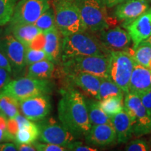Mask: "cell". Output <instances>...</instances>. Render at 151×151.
<instances>
[{"label":"cell","mask_w":151,"mask_h":151,"mask_svg":"<svg viewBox=\"0 0 151 151\" xmlns=\"http://www.w3.org/2000/svg\"><path fill=\"white\" fill-rule=\"evenodd\" d=\"M61 96L58 105L60 122L77 139L84 137L92 127L85 96L71 86L61 90Z\"/></svg>","instance_id":"1"},{"label":"cell","mask_w":151,"mask_h":151,"mask_svg":"<svg viewBox=\"0 0 151 151\" xmlns=\"http://www.w3.org/2000/svg\"><path fill=\"white\" fill-rule=\"evenodd\" d=\"M110 52L97 36L89 31L73 34L62 39L61 60L78 55L109 56Z\"/></svg>","instance_id":"2"},{"label":"cell","mask_w":151,"mask_h":151,"mask_svg":"<svg viewBox=\"0 0 151 151\" xmlns=\"http://www.w3.org/2000/svg\"><path fill=\"white\" fill-rule=\"evenodd\" d=\"M61 68L64 74L85 72L100 78H109V55H78L61 60Z\"/></svg>","instance_id":"3"},{"label":"cell","mask_w":151,"mask_h":151,"mask_svg":"<svg viewBox=\"0 0 151 151\" xmlns=\"http://www.w3.org/2000/svg\"><path fill=\"white\" fill-rule=\"evenodd\" d=\"M53 7L56 27L63 37L87 31L74 1L54 0Z\"/></svg>","instance_id":"4"},{"label":"cell","mask_w":151,"mask_h":151,"mask_svg":"<svg viewBox=\"0 0 151 151\" xmlns=\"http://www.w3.org/2000/svg\"><path fill=\"white\" fill-rule=\"evenodd\" d=\"M87 31L97 34L109 29L111 18L102 0H75Z\"/></svg>","instance_id":"5"},{"label":"cell","mask_w":151,"mask_h":151,"mask_svg":"<svg viewBox=\"0 0 151 151\" xmlns=\"http://www.w3.org/2000/svg\"><path fill=\"white\" fill-rule=\"evenodd\" d=\"M53 88L54 84L50 79L20 76L11 80L1 92L20 101L40 94H49Z\"/></svg>","instance_id":"6"},{"label":"cell","mask_w":151,"mask_h":151,"mask_svg":"<svg viewBox=\"0 0 151 151\" xmlns=\"http://www.w3.org/2000/svg\"><path fill=\"white\" fill-rule=\"evenodd\" d=\"M136 62L127 50H112L109 54V78L124 92L129 86Z\"/></svg>","instance_id":"7"},{"label":"cell","mask_w":151,"mask_h":151,"mask_svg":"<svg viewBox=\"0 0 151 151\" xmlns=\"http://www.w3.org/2000/svg\"><path fill=\"white\" fill-rule=\"evenodd\" d=\"M124 110L131 118L135 137L151 134V115L144 107L139 95L131 92L124 94Z\"/></svg>","instance_id":"8"},{"label":"cell","mask_w":151,"mask_h":151,"mask_svg":"<svg viewBox=\"0 0 151 151\" xmlns=\"http://www.w3.org/2000/svg\"><path fill=\"white\" fill-rule=\"evenodd\" d=\"M0 50L9 60L14 78L20 77L27 67L26 47L6 29H0Z\"/></svg>","instance_id":"9"},{"label":"cell","mask_w":151,"mask_h":151,"mask_svg":"<svg viewBox=\"0 0 151 151\" xmlns=\"http://www.w3.org/2000/svg\"><path fill=\"white\" fill-rule=\"evenodd\" d=\"M40 134L39 140L41 142L53 143L67 147L77 138L62 124L52 117L38 121Z\"/></svg>","instance_id":"10"},{"label":"cell","mask_w":151,"mask_h":151,"mask_svg":"<svg viewBox=\"0 0 151 151\" xmlns=\"http://www.w3.org/2000/svg\"><path fill=\"white\" fill-rule=\"evenodd\" d=\"M50 7L49 0H20L15 6L9 24H35Z\"/></svg>","instance_id":"11"},{"label":"cell","mask_w":151,"mask_h":151,"mask_svg":"<svg viewBox=\"0 0 151 151\" xmlns=\"http://www.w3.org/2000/svg\"><path fill=\"white\" fill-rule=\"evenodd\" d=\"M19 104L22 114L34 122L46 118L52 109L49 94H40L20 100Z\"/></svg>","instance_id":"12"},{"label":"cell","mask_w":151,"mask_h":151,"mask_svg":"<svg viewBox=\"0 0 151 151\" xmlns=\"http://www.w3.org/2000/svg\"><path fill=\"white\" fill-rule=\"evenodd\" d=\"M101 43L107 49L112 50H126L132 43L131 37L127 30L120 26L102 30L96 34Z\"/></svg>","instance_id":"13"},{"label":"cell","mask_w":151,"mask_h":151,"mask_svg":"<svg viewBox=\"0 0 151 151\" xmlns=\"http://www.w3.org/2000/svg\"><path fill=\"white\" fill-rule=\"evenodd\" d=\"M65 76L67 77L69 86L78 88L85 97L97 99L101 78L85 72H75Z\"/></svg>","instance_id":"14"},{"label":"cell","mask_w":151,"mask_h":151,"mask_svg":"<svg viewBox=\"0 0 151 151\" xmlns=\"http://www.w3.org/2000/svg\"><path fill=\"white\" fill-rule=\"evenodd\" d=\"M131 37L133 46H137L151 36V7L132 21L122 24Z\"/></svg>","instance_id":"15"},{"label":"cell","mask_w":151,"mask_h":151,"mask_svg":"<svg viewBox=\"0 0 151 151\" xmlns=\"http://www.w3.org/2000/svg\"><path fill=\"white\" fill-rule=\"evenodd\" d=\"M84 138L86 143L94 147H106L118 143L116 131L112 124L92 125Z\"/></svg>","instance_id":"16"},{"label":"cell","mask_w":151,"mask_h":151,"mask_svg":"<svg viewBox=\"0 0 151 151\" xmlns=\"http://www.w3.org/2000/svg\"><path fill=\"white\" fill-rule=\"evenodd\" d=\"M150 8L146 0H125L115 6L113 15L117 20L126 24L132 21Z\"/></svg>","instance_id":"17"},{"label":"cell","mask_w":151,"mask_h":151,"mask_svg":"<svg viewBox=\"0 0 151 151\" xmlns=\"http://www.w3.org/2000/svg\"><path fill=\"white\" fill-rule=\"evenodd\" d=\"M151 89V70L136 62L130 79L129 92L140 95Z\"/></svg>","instance_id":"18"},{"label":"cell","mask_w":151,"mask_h":151,"mask_svg":"<svg viewBox=\"0 0 151 151\" xmlns=\"http://www.w3.org/2000/svg\"><path fill=\"white\" fill-rule=\"evenodd\" d=\"M44 34L46 43L43 50L46 52L47 58L55 65H60L63 36L57 27L46 32Z\"/></svg>","instance_id":"19"},{"label":"cell","mask_w":151,"mask_h":151,"mask_svg":"<svg viewBox=\"0 0 151 151\" xmlns=\"http://www.w3.org/2000/svg\"><path fill=\"white\" fill-rule=\"evenodd\" d=\"M111 120L116 131L118 143L129 142L134 135L133 124L129 115L123 110L111 116Z\"/></svg>","instance_id":"20"},{"label":"cell","mask_w":151,"mask_h":151,"mask_svg":"<svg viewBox=\"0 0 151 151\" xmlns=\"http://www.w3.org/2000/svg\"><path fill=\"white\" fill-rule=\"evenodd\" d=\"M6 29L21 42L26 48L37 35L42 32L39 28L36 27L35 24H9V26Z\"/></svg>","instance_id":"21"},{"label":"cell","mask_w":151,"mask_h":151,"mask_svg":"<svg viewBox=\"0 0 151 151\" xmlns=\"http://www.w3.org/2000/svg\"><path fill=\"white\" fill-rule=\"evenodd\" d=\"M85 98L88 116L92 125L101 124H112L111 117L109 116L101 109L99 100L87 97H85Z\"/></svg>","instance_id":"22"},{"label":"cell","mask_w":151,"mask_h":151,"mask_svg":"<svg viewBox=\"0 0 151 151\" xmlns=\"http://www.w3.org/2000/svg\"><path fill=\"white\" fill-rule=\"evenodd\" d=\"M40 130L37 123L28 119L25 123L19 127L15 137L16 143H33L39 139Z\"/></svg>","instance_id":"23"},{"label":"cell","mask_w":151,"mask_h":151,"mask_svg":"<svg viewBox=\"0 0 151 151\" xmlns=\"http://www.w3.org/2000/svg\"><path fill=\"white\" fill-rule=\"evenodd\" d=\"M55 72V64L45 59L28 66L27 76L40 79H50Z\"/></svg>","instance_id":"24"},{"label":"cell","mask_w":151,"mask_h":151,"mask_svg":"<svg viewBox=\"0 0 151 151\" xmlns=\"http://www.w3.org/2000/svg\"><path fill=\"white\" fill-rule=\"evenodd\" d=\"M124 92L109 78H101L97 99L99 101L112 97H124Z\"/></svg>","instance_id":"25"},{"label":"cell","mask_w":151,"mask_h":151,"mask_svg":"<svg viewBox=\"0 0 151 151\" xmlns=\"http://www.w3.org/2000/svg\"><path fill=\"white\" fill-rule=\"evenodd\" d=\"M126 50L132 55L137 63L148 68L151 61V46L150 45L143 41L137 46H133L132 48H129Z\"/></svg>","instance_id":"26"},{"label":"cell","mask_w":151,"mask_h":151,"mask_svg":"<svg viewBox=\"0 0 151 151\" xmlns=\"http://www.w3.org/2000/svg\"><path fill=\"white\" fill-rule=\"evenodd\" d=\"M0 109L1 114L7 118H15L20 113V104L18 99L3 92H0Z\"/></svg>","instance_id":"27"},{"label":"cell","mask_w":151,"mask_h":151,"mask_svg":"<svg viewBox=\"0 0 151 151\" xmlns=\"http://www.w3.org/2000/svg\"><path fill=\"white\" fill-rule=\"evenodd\" d=\"M124 97H112L101 100L99 101L100 106L103 111L111 117L124 110Z\"/></svg>","instance_id":"28"},{"label":"cell","mask_w":151,"mask_h":151,"mask_svg":"<svg viewBox=\"0 0 151 151\" xmlns=\"http://www.w3.org/2000/svg\"><path fill=\"white\" fill-rule=\"evenodd\" d=\"M35 25L43 33L55 28V16L53 8L50 7L44 13H43L35 22Z\"/></svg>","instance_id":"29"},{"label":"cell","mask_w":151,"mask_h":151,"mask_svg":"<svg viewBox=\"0 0 151 151\" xmlns=\"http://www.w3.org/2000/svg\"><path fill=\"white\" fill-rule=\"evenodd\" d=\"M18 0H0V26L9 24Z\"/></svg>","instance_id":"30"},{"label":"cell","mask_w":151,"mask_h":151,"mask_svg":"<svg viewBox=\"0 0 151 151\" xmlns=\"http://www.w3.org/2000/svg\"><path fill=\"white\" fill-rule=\"evenodd\" d=\"M48 59L44 50H35V49L26 48L25 64L26 66L32 65L41 60Z\"/></svg>","instance_id":"31"},{"label":"cell","mask_w":151,"mask_h":151,"mask_svg":"<svg viewBox=\"0 0 151 151\" xmlns=\"http://www.w3.org/2000/svg\"><path fill=\"white\" fill-rule=\"evenodd\" d=\"M151 146L149 141L143 139H137L127 142L124 150L127 151H149Z\"/></svg>","instance_id":"32"},{"label":"cell","mask_w":151,"mask_h":151,"mask_svg":"<svg viewBox=\"0 0 151 151\" xmlns=\"http://www.w3.org/2000/svg\"><path fill=\"white\" fill-rule=\"evenodd\" d=\"M34 146L37 151H66L68 150L67 147L60 146V145L53 144V143H49L41 142V141H36L33 143Z\"/></svg>","instance_id":"33"},{"label":"cell","mask_w":151,"mask_h":151,"mask_svg":"<svg viewBox=\"0 0 151 151\" xmlns=\"http://www.w3.org/2000/svg\"><path fill=\"white\" fill-rule=\"evenodd\" d=\"M68 150L73 151H97V148H94L93 146H87L84 144L82 141L75 140L73 142L69 143L67 146Z\"/></svg>","instance_id":"34"},{"label":"cell","mask_w":151,"mask_h":151,"mask_svg":"<svg viewBox=\"0 0 151 151\" xmlns=\"http://www.w3.org/2000/svg\"><path fill=\"white\" fill-rule=\"evenodd\" d=\"M46 43L45 34L41 32L37 35L32 41L30 42L27 48L35 49V50H43Z\"/></svg>","instance_id":"35"},{"label":"cell","mask_w":151,"mask_h":151,"mask_svg":"<svg viewBox=\"0 0 151 151\" xmlns=\"http://www.w3.org/2000/svg\"><path fill=\"white\" fill-rule=\"evenodd\" d=\"M18 124L16 119L14 118L7 119L6 131L7 133L9 134V135L11 137L13 141H14L15 140V137H16L17 132L18 131Z\"/></svg>","instance_id":"36"},{"label":"cell","mask_w":151,"mask_h":151,"mask_svg":"<svg viewBox=\"0 0 151 151\" xmlns=\"http://www.w3.org/2000/svg\"><path fill=\"white\" fill-rule=\"evenodd\" d=\"M12 73L4 68L0 67V92L11 81Z\"/></svg>","instance_id":"37"},{"label":"cell","mask_w":151,"mask_h":151,"mask_svg":"<svg viewBox=\"0 0 151 151\" xmlns=\"http://www.w3.org/2000/svg\"><path fill=\"white\" fill-rule=\"evenodd\" d=\"M139 97L148 113L151 115V89L140 94Z\"/></svg>","instance_id":"38"},{"label":"cell","mask_w":151,"mask_h":151,"mask_svg":"<svg viewBox=\"0 0 151 151\" xmlns=\"http://www.w3.org/2000/svg\"><path fill=\"white\" fill-rule=\"evenodd\" d=\"M17 145L14 141L0 143V151H16Z\"/></svg>","instance_id":"39"},{"label":"cell","mask_w":151,"mask_h":151,"mask_svg":"<svg viewBox=\"0 0 151 151\" xmlns=\"http://www.w3.org/2000/svg\"><path fill=\"white\" fill-rule=\"evenodd\" d=\"M0 67L4 68L9 72L12 73V69H11L10 62H9V60L7 59L6 57L1 50H0Z\"/></svg>","instance_id":"40"},{"label":"cell","mask_w":151,"mask_h":151,"mask_svg":"<svg viewBox=\"0 0 151 151\" xmlns=\"http://www.w3.org/2000/svg\"><path fill=\"white\" fill-rule=\"evenodd\" d=\"M17 150L19 151H36L33 143H16Z\"/></svg>","instance_id":"41"},{"label":"cell","mask_w":151,"mask_h":151,"mask_svg":"<svg viewBox=\"0 0 151 151\" xmlns=\"http://www.w3.org/2000/svg\"><path fill=\"white\" fill-rule=\"evenodd\" d=\"M107 8H113L119 4L123 2L125 0H102Z\"/></svg>","instance_id":"42"},{"label":"cell","mask_w":151,"mask_h":151,"mask_svg":"<svg viewBox=\"0 0 151 151\" xmlns=\"http://www.w3.org/2000/svg\"><path fill=\"white\" fill-rule=\"evenodd\" d=\"M144 41H145V42H146V43H148V44L150 45V46H151V36H150V37L148 38V39H147L146 40H145Z\"/></svg>","instance_id":"43"},{"label":"cell","mask_w":151,"mask_h":151,"mask_svg":"<svg viewBox=\"0 0 151 151\" xmlns=\"http://www.w3.org/2000/svg\"><path fill=\"white\" fill-rule=\"evenodd\" d=\"M148 69H150V70H151V61L150 62V63H149V65H148Z\"/></svg>","instance_id":"44"},{"label":"cell","mask_w":151,"mask_h":151,"mask_svg":"<svg viewBox=\"0 0 151 151\" xmlns=\"http://www.w3.org/2000/svg\"><path fill=\"white\" fill-rule=\"evenodd\" d=\"M147 1H148L149 4H151V0H146Z\"/></svg>","instance_id":"45"},{"label":"cell","mask_w":151,"mask_h":151,"mask_svg":"<svg viewBox=\"0 0 151 151\" xmlns=\"http://www.w3.org/2000/svg\"><path fill=\"white\" fill-rule=\"evenodd\" d=\"M149 143H150V146H151V138L150 139V140H149Z\"/></svg>","instance_id":"46"},{"label":"cell","mask_w":151,"mask_h":151,"mask_svg":"<svg viewBox=\"0 0 151 151\" xmlns=\"http://www.w3.org/2000/svg\"><path fill=\"white\" fill-rule=\"evenodd\" d=\"M68 1H74L75 0H68Z\"/></svg>","instance_id":"47"},{"label":"cell","mask_w":151,"mask_h":151,"mask_svg":"<svg viewBox=\"0 0 151 151\" xmlns=\"http://www.w3.org/2000/svg\"><path fill=\"white\" fill-rule=\"evenodd\" d=\"M0 115H1V109H0Z\"/></svg>","instance_id":"48"}]
</instances>
